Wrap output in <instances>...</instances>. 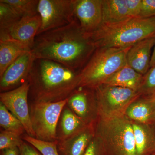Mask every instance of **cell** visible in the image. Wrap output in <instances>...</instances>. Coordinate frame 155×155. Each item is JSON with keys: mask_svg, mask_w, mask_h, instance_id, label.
Here are the masks:
<instances>
[{"mask_svg": "<svg viewBox=\"0 0 155 155\" xmlns=\"http://www.w3.org/2000/svg\"><path fill=\"white\" fill-rule=\"evenodd\" d=\"M96 49L75 18L68 25L37 35L31 52L35 59L51 60L76 70L83 68Z\"/></svg>", "mask_w": 155, "mask_h": 155, "instance_id": "cell-1", "label": "cell"}, {"mask_svg": "<svg viewBox=\"0 0 155 155\" xmlns=\"http://www.w3.org/2000/svg\"><path fill=\"white\" fill-rule=\"evenodd\" d=\"M78 73L58 62L35 59L28 81L39 99L62 97L78 87Z\"/></svg>", "mask_w": 155, "mask_h": 155, "instance_id": "cell-2", "label": "cell"}, {"mask_svg": "<svg viewBox=\"0 0 155 155\" xmlns=\"http://www.w3.org/2000/svg\"><path fill=\"white\" fill-rule=\"evenodd\" d=\"M97 48L129 47L155 35V17L131 18L115 24H102L88 35Z\"/></svg>", "mask_w": 155, "mask_h": 155, "instance_id": "cell-3", "label": "cell"}, {"mask_svg": "<svg viewBox=\"0 0 155 155\" xmlns=\"http://www.w3.org/2000/svg\"><path fill=\"white\" fill-rule=\"evenodd\" d=\"M97 134L108 155H137L132 121L124 112L101 117Z\"/></svg>", "mask_w": 155, "mask_h": 155, "instance_id": "cell-4", "label": "cell"}, {"mask_svg": "<svg viewBox=\"0 0 155 155\" xmlns=\"http://www.w3.org/2000/svg\"><path fill=\"white\" fill-rule=\"evenodd\" d=\"M130 47L97 48L78 72V87L96 88L102 84L107 78L127 64L126 56Z\"/></svg>", "mask_w": 155, "mask_h": 155, "instance_id": "cell-5", "label": "cell"}, {"mask_svg": "<svg viewBox=\"0 0 155 155\" xmlns=\"http://www.w3.org/2000/svg\"><path fill=\"white\" fill-rule=\"evenodd\" d=\"M68 99L56 102L41 101L37 103L31 116L32 127L37 139L54 142L59 117Z\"/></svg>", "mask_w": 155, "mask_h": 155, "instance_id": "cell-6", "label": "cell"}, {"mask_svg": "<svg viewBox=\"0 0 155 155\" xmlns=\"http://www.w3.org/2000/svg\"><path fill=\"white\" fill-rule=\"evenodd\" d=\"M74 3L75 0H39L41 23L37 35L71 23L75 18Z\"/></svg>", "mask_w": 155, "mask_h": 155, "instance_id": "cell-7", "label": "cell"}, {"mask_svg": "<svg viewBox=\"0 0 155 155\" xmlns=\"http://www.w3.org/2000/svg\"><path fill=\"white\" fill-rule=\"evenodd\" d=\"M95 88L101 117L123 113L140 95L136 91L121 87L102 84Z\"/></svg>", "mask_w": 155, "mask_h": 155, "instance_id": "cell-8", "label": "cell"}, {"mask_svg": "<svg viewBox=\"0 0 155 155\" xmlns=\"http://www.w3.org/2000/svg\"><path fill=\"white\" fill-rule=\"evenodd\" d=\"M30 89L28 81H25L17 88L0 94L1 102L24 126L25 130L32 137H35L32 127L28 105V96Z\"/></svg>", "mask_w": 155, "mask_h": 155, "instance_id": "cell-9", "label": "cell"}, {"mask_svg": "<svg viewBox=\"0 0 155 155\" xmlns=\"http://www.w3.org/2000/svg\"><path fill=\"white\" fill-rule=\"evenodd\" d=\"M41 23V18L38 14L22 17L8 29L0 31V41L16 42L31 51Z\"/></svg>", "mask_w": 155, "mask_h": 155, "instance_id": "cell-10", "label": "cell"}, {"mask_svg": "<svg viewBox=\"0 0 155 155\" xmlns=\"http://www.w3.org/2000/svg\"><path fill=\"white\" fill-rule=\"evenodd\" d=\"M74 14L84 32L93 33L102 24V0H75Z\"/></svg>", "mask_w": 155, "mask_h": 155, "instance_id": "cell-11", "label": "cell"}, {"mask_svg": "<svg viewBox=\"0 0 155 155\" xmlns=\"http://www.w3.org/2000/svg\"><path fill=\"white\" fill-rule=\"evenodd\" d=\"M35 59L31 51H29L22 54L12 63L1 77V90L9 89L28 77Z\"/></svg>", "mask_w": 155, "mask_h": 155, "instance_id": "cell-12", "label": "cell"}, {"mask_svg": "<svg viewBox=\"0 0 155 155\" xmlns=\"http://www.w3.org/2000/svg\"><path fill=\"white\" fill-rule=\"evenodd\" d=\"M155 36L144 39L131 46L127 53V65L143 75L150 68L151 53L154 46Z\"/></svg>", "mask_w": 155, "mask_h": 155, "instance_id": "cell-13", "label": "cell"}, {"mask_svg": "<svg viewBox=\"0 0 155 155\" xmlns=\"http://www.w3.org/2000/svg\"><path fill=\"white\" fill-rule=\"evenodd\" d=\"M124 113L132 122L146 124L155 122V95L150 98L134 100L128 105Z\"/></svg>", "mask_w": 155, "mask_h": 155, "instance_id": "cell-14", "label": "cell"}, {"mask_svg": "<svg viewBox=\"0 0 155 155\" xmlns=\"http://www.w3.org/2000/svg\"><path fill=\"white\" fill-rule=\"evenodd\" d=\"M137 155H155V131L150 124L132 122Z\"/></svg>", "mask_w": 155, "mask_h": 155, "instance_id": "cell-15", "label": "cell"}, {"mask_svg": "<svg viewBox=\"0 0 155 155\" xmlns=\"http://www.w3.org/2000/svg\"><path fill=\"white\" fill-rule=\"evenodd\" d=\"M143 77V75L137 72L126 64L107 78L102 84L121 87L138 92Z\"/></svg>", "mask_w": 155, "mask_h": 155, "instance_id": "cell-16", "label": "cell"}, {"mask_svg": "<svg viewBox=\"0 0 155 155\" xmlns=\"http://www.w3.org/2000/svg\"><path fill=\"white\" fill-rule=\"evenodd\" d=\"M102 24H115L130 19L127 0H102Z\"/></svg>", "mask_w": 155, "mask_h": 155, "instance_id": "cell-17", "label": "cell"}, {"mask_svg": "<svg viewBox=\"0 0 155 155\" xmlns=\"http://www.w3.org/2000/svg\"><path fill=\"white\" fill-rule=\"evenodd\" d=\"M29 51L16 42L0 41V77L12 63L22 54Z\"/></svg>", "mask_w": 155, "mask_h": 155, "instance_id": "cell-18", "label": "cell"}, {"mask_svg": "<svg viewBox=\"0 0 155 155\" xmlns=\"http://www.w3.org/2000/svg\"><path fill=\"white\" fill-rule=\"evenodd\" d=\"M0 125L5 130L20 136L25 130L22 122L0 103Z\"/></svg>", "mask_w": 155, "mask_h": 155, "instance_id": "cell-19", "label": "cell"}, {"mask_svg": "<svg viewBox=\"0 0 155 155\" xmlns=\"http://www.w3.org/2000/svg\"><path fill=\"white\" fill-rule=\"evenodd\" d=\"M90 138V134L87 131L79 134L71 142L62 147V155H84Z\"/></svg>", "mask_w": 155, "mask_h": 155, "instance_id": "cell-20", "label": "cell"}, {"mask_svg": "<svg viewBox=\"0 0 155 155\" xmlns=\"http://www.w3.org/2000/svg\"><path fill=\"white\" fill-rule=\"evenodd\" d=\"M8 4L22 17L38 14L39 0H2Z\"/></svg>", "mask_w": 155, "mask_h": 155, "instance_id": "cell-21", "label": "cell"}, {"mask_svg": "<svg viewBox=\"0 0 155 155\" xmlns=\"http://www.w3.org/2000/svg\"><path fill=\"white\" fill-rule=\"evenodd\" d=\"M22 17L8 4L0 1V31L8 29Z\"/></svg>", "mask_w": 155, "mask_h": 155, "instance_id": "cell-22", "label": "cell"}, {"mask_svg": "<svg viewBox=\"0 0 155 155\" xmlns=\"http://www.w3.org/2000/svg\"><path fill=\"white\" fill-rule=\"evenodd\" d=\"M69 105L78 116L84 117L87 113V98L85 93H76L68 100Z\"/></svg>", "mask_w": 155, "mask_h": 155, "instance_id": "cell-23", "label": "cell"}, {"mask_svg": "<svg viewBox=\"0 0 155 155\" xmlns=\"http://www.w3.org/2000/svg\"><path fill=\"white\" fill-rule=\"evenodd\" d=\"M24 139L43 155H60L55 142L43 141L30 136L25 137Z\"/></svg>", "mask_w": 155, "mask_h": 155, "instance_id": "cell-24", "label": "cell"}, {"mask_svg": "<svg viewBox=\"0 0 155 155\" xmlns=\"http://www.w3.org/2000/svg\"><path fill=\"white\" fill-rule=\"evenodd\" d=\"M79 118L69 110H65L62 119V127L65 135H71L81 126Z\"/></svg>", "mask_w": 155, "mask_h": 155, "instance_id": "cell-25", "label": "cell"}, {"mask_svg": "<svg viewBox=\"0 0 155 155\" xmlns=\"http://www.w3.org/2000/svg\"><path fill=\"white\" fill-rule=\"evenodd\" d=\"M138 93L139 94L149 95L151 96L155 94V66L150 68L143 75Z\"/></svg>", "mask_w": 155, "mask_h": 155, "instance_id": "cell-26", "label": "cell"}, {"mask_svg": "<svg viewBox=\"0 0 155 155\" xmlns=\"http://www.w3.org/2000/svg\"><path fill=\"white\" fill-rule=\"evenodd\" d=\"M23 142L19 136L7 130H3L0 134V149L1 150L13 148H19Z\"/></svg>", "mask_w": 155, "mask_h": 155, "instance_id": "cell-27", "label": "cell"}, {"mask_svg": "<svg viewBox=\"0 0 155 155\" xmlns=\"http://www.w3.org/2000/svg\"><path fill=\"white\" fill-rule=\"evenodd\" d=\"M155 17V0H141L139 17L147 18Z\"/></svg>", "mask_w": 155, "mask_h": 155, "instance_id": "cell-28", "label": "cell"}, {"mask_svg": "<svg viewBox=\"0 0 155 155\" xmlns=\"http://www.w3.org/2000/svg\"><path fill=\"white\" fill-rule=\"evenodd\" d=\"M127 3L130 17H139L141 10V0H127Z\"/></svg>", "mask_w": 155, "mask_h": 155, "instance_id": "cell-29", "label": "cell"}, {"mask_svg": "<svg viewBox=\"0 0 155 155\" xmlns=\"http://www.w3.org/2000/svg\"><path fill=\"white\" fill-rule=\"evenodd\" d=\"M100 147L96 141H90L84 155H100L101 150H103Z\"/></svg>", "mask_w": 155, "mask_h": 155, "instance_id": "cell-30", "label": "cell"}, {"mask_svg": "<svg viewBox=\"0 0 155 155\" xmlns=\"http://www.w3.org/2000/svg\"><path fill=\"white\" fill-rule=\"evenodd\" d=\"M19 155H43L38 150H36L34 148L27 143H23L19 147Z\"/></svg>", "mask_w": 155, "mask_h": 155, "instance_id": "cell-31", "label": "cell"}, {"mask_svg": "<svg viewBox=\"0 0 155 155\" xmlns=\"http://www.w3.org/2000/svg\"><path fill=\"white\" fill-rule=\"evenodd\" d=\"M19 151L18 147L2 150L1 153V155H19Z\"/></svg>", "mask_w": 155, "mask_h": 155, "instance_id": "cell-32", "label": "cell"}, {"mask_svg": "<svg viewBox=\"0 0 155 155\" xmlns=\"http://www.w3.org/2000/svg\"><path fill=\"white\" fill-rule=\"evenodd\" d=\"M154 48L152 54L151 58L150 63V68L154 67L155 66V41L154 44Z\"/></svg>", "mask_w": 155, "mask_h": 155, "instance_id": "cell-33", "label": "cell"}, {"mask_svg": "<svg viewBox=\"0 0 155 155\" xmlns=\"http://www.w3.org/2000/svg\"></svg>", "mask_w": 155, "mask_h": 155, "instance_id": "cell-34", "label": "cell"}, {"mask_svg": "<svg viewBox=\"0 0 155 155\" xmlns=\"http://www.w3.org/2000/svg\"></svg>", "mask_w": 155, "mask_h": 155, "instance_id": "cell-35", "label": "cell"}]
</instances>
